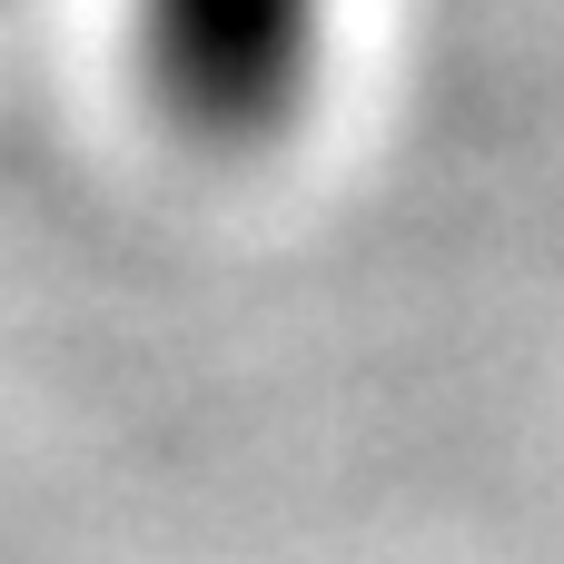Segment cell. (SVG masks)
<instances>
[{"instance_id":"cell-1","label":"cell","mask_w":564,"mask_h":564,"mask_svg":"<svg viewBox=\"0 0 564 564\" xmlns=\"http://www.w3.org/2000/svg\"><path fill=\"white\" fill-rule=\"evenodd\" d=\"M337 0H129V50L149 109L218 159L278 149L327 69Z\"/></svg>"}]
</instances>
